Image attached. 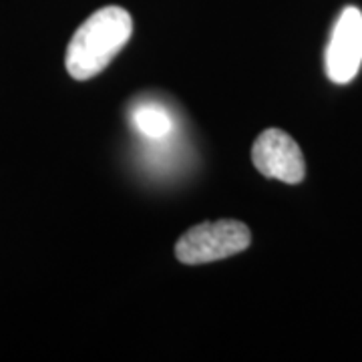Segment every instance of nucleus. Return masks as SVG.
Returning a JSON list of instances; mask_svg holds the SVG:
<instances>
[{
  "label": "nucleus",
  "mask_w": 362,
  "mask_h": 362,
  "mask_svg": "<svg viewBox=\"0 0 362 362\" xmlns=\"http://www.w3.org/2000/svg\"><path fill=\"white\" fill-rule=\"evenodd\" d=\"M252 161L262 175L284 183H300L306 175L304 156L298 143L282 129H266L252 147Z\"/></svg>",
  "instance_id": "nucleus-4"
},
{
  "label": "nucleus",
  "mask_w": 362,
  "mask_h": 362,
  "mask_svg": "<svg viewBox=\"0 0 362 362\" xmlns=\"http://www.w3.org/2000/svg\"><path fill=\"white\" fill-rule=\"evenodd\" d=\"M252 244L246 223L238 220L204 221L189 228L175 244V258L187 266H199L230 258Z\"/></svg>",
  "instance_id": "nucleus-2"
},
{
  "label": "nucleus",
  "mask_w": 362,
  "mask_h": 362,
  "mask_svg": "<svg viewBox=\"0 0 362 362\" xmlns=\"http://www.w3.org/2000/svg\"><path fill=\"white\" fill-rule=\"evenodd\" d=\"M131 33V14L121 6H105L90 14L75 30L66 47L65 65L69 75L77 81L99 75L129 42Z\"/></svg>",
  "instance_id": "nucleus-1"
},
{
  "label": "nucleus",
  "mask_w": 362,
  "mask_h": 362,
  "mask_svg": "<svg viewBox=\"0 0 362 362\" xmlns=\"http://www.w3.org/2000/svg\"><path fill=\"white\" fill-rule=\"evenodd\" d=\"M135 125L143 135H147L151 139H161L171 131L173 121L161 107L145 105V107H139L135 111Z\"/></svg>",
  "instance_id": "nucleus-5"
},
{
  "label": "nucleus",
  "mask_w": 362,
  "mask_h": 362,
  "mask_svg": "<svg viewBox=\"0 0 362 362\" xmlns=\"http://www.w3.org/2000/svg\"><path fill=\"white\" fill-rule=\"evenodd\" d=\"M326 75L332 83L344 85L358 75L362 65V13L356 6H346L326 49Z\"/></svg>",
  "instance_id": "nucleus-3"
}]
</instances>
